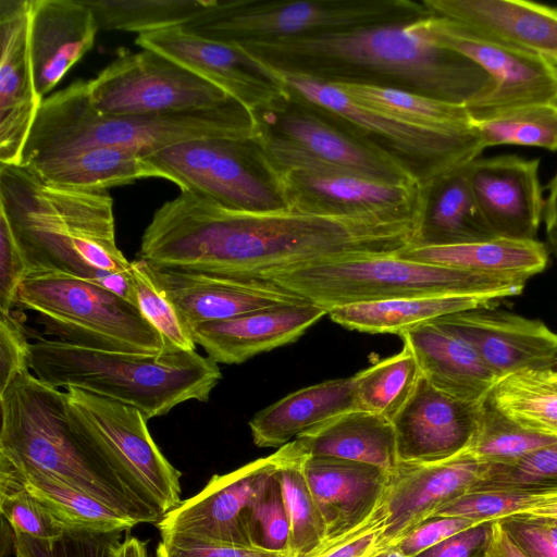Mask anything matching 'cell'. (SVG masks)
Returning <instances> with one entry per match:
<instances>
[{
  "instance_id": "1",
  "label": "cell",
  "mask_w": 557,
  "mask_h": 557,
  "mask_svg": "<svg viewBox=\"0 0 557 557\" xmlns=\"http://www.w3.org/2000/svg\"><path fill=\"white\" fill-rule=\"evenodd\" d=\"M421 211L422 197L357 214L252 212L181 191L153 213L138 257L159 269L264 280L314 263L399 253L417 244Z\"/></svg>"
},
{
  "instance_id": "2",
  "label": "cell",
  "mask_w": 557,
  "mask_h": 557,
  "mask_svg": "<svg viewBox=\"0 0 557 557\" xmlns=\"http://www.w3.org/2000/svg\"><path fill=\"white\" fill-rule=\"evenodd\" d=\"M233 45L272 71L395 88L466 107L495 87L482 67L434 42L417 21Z\"/></svg>"
},
{
  "instance_id": "3",
  "label": "cell",
  "mask_w": 557,
  "mask_h": 557,
  "mask_svg": "<svg viewBox=\"0 0 557 557\" xmlns=\"http://www.w3.org/2000/svg\"><path fill=\"white\" fill-rule=\"evenodd\" d=\"M0 213L29 270L67 273L134 305L131 261L116 245L113 198L107 190L58 186L28 166L0 164Z\"/></svg>"
},
{
  "instance_id": "4",
  "label": "cell",
  "mask_w": 557,
  "mask_h": 557,
  "mask_svg": "<svg viewBox=\"0 0 557 557\" xmlns=\"http://www.w3.org/2000/svg\"><path fill=\"white\" fill-rule=\"evenodd\" d=\"M0 456L81 490L137 523L161 520L77 426L65 392L27 370L0 393Z\"/></svg>"
},
{
  "instance_id": "5",
  "label": "cell",
  "mask_w": 557,
  "mask_h": 557,
  "mask_svg": "<svg viewBox=\"0 0 557 557\" xmlns=\"http://www.w3.org/2000/svg\"><path fill=\"white\" fill-rule=\"evenodd\" d=\"M258 135L253 115L236 100L184 112L106 115L89 99L85 81H75L41 102L21 164L97 146L122 147L147 157L199 138Z\"/></svg>"
},
{
  "instance_id": "6",
  "label": "cell",
  "mask_w": 557,
  "mask_h": 557,
  "mask_svg": "<svg viewBox=\"0 0 557 557\" xmlns=\"http://www.w3.org/2000/svg\"><path fill=\"white\" fill-rule=\"evenodd\" d=\"M28 368L42 383L77 388L138 409L147 420L177 405L206 403L222 379L219 364L196 350L162 355L109 351L38 337Z\"/></svg>"
},
{
  "instance_id": "7",
  "label": "cell",
  "mask_w": 557,
  "mask_h": 557,
  "mask_svg": "<svg viewBox=\"0 0 557 557\" xmlns=\"http://www.w3.org/2000/svg\"><path fill=\"white\" fill-rule=\"evenodd\" d=\"M528 280L421 262L398 253L314 263L264 278L327 312L347 305L405 297L472 295L505 299L521 294Z\"/></svg>"
},
{
  "instance_id": "8",
  "label": "cell",
  "mask_w": 557,
  "mask_h": 557,
  "mask_svg": "<svg viewBox=\"0 0 557 557\" xmlns=\"http://www.w3.org/2000/svg\"><path fill=\"white\" fill-rule=\"evenodd\" d=\"M34 311L45 334L100 350L162 355L175 351L138 308L90 281L55 270L30 269L16 305Z\"/></svg>"
},
{
  "instance_id": "9",
  "label": "cell",
  "mask_w": 557,
  "mask_h": 557,
  "mask_svg": "<svg viewBox=\"0 0 557 557\" xmlns=\"http://www.w3.org/2000/svg\"><path fill=\"white\" fill-rule=\"evenodd\" d=\"M431 16L412 0H218L184 26L193 34L228 44L354 30Z\"/></svg>"
},
{
  "instance_id": "10",
  "label": "cell",
  "mask_w": 557,
  "mask_h": 557,
  "mask_svg": "<svg viewBox=\"0 0 557 557\" xmlns=\"http://www.w3.org/2000/svg\"><path fill=\"white\" fill-rule=\"evenodd\" d=\"M270 71L290 95L322 109L404 162L423 188L484 149L474 128L462 133L424 128L357 101L332 84Z\"/></svg>"
},
{
  "instance_id": "11",
  "label": "cell",
  "mask_w": 557,
  "mask_h": 557,
  "mask_svg": "<svg viewBox=\"0 0 557 557\" xmlns=\"http://www.w3.org/2000/svg\"><path fill=\"white\" fill-rule=\"evenodd\" d=\"M181 191L252 212L288 208L271 176L256 137L199 138L148 157Z\"/></svg>"
},
{
  "instance_id": "12",
  "label": "cell",
  "mask_w": 557,
  "mask_h": 557,
  "mask_svg": "<svg viewBox=\"0 0 557 557\" xmlns=\"http://www.w3.org/2000/svg\"><path fill=\"white\" fill-rule=\"evenodd\" d=\"M64 392L77 426L143 503L162 517L181 504V473L138 409L77 388Z\"/></svg>"
},
{
  "instance_id": "13",
  "label": "cell",
  "mask_w": 557,
  "mask_h": 557,
  "mask_svg": "<svg viewBox=\"0 0 557 557\" xmlns=\"http://www.w3.org/2000/svg\"><path fill=\"white\" fill-rule=\"evenodd\" d=\"M256 140L289 208L329 214H357L409 206L422 196L421 185L369 178L261 131H258Z\"/></svg>"
},
{
  "instance_id": "14",
  "label": "cell",
  "mask_w": 557,
  "mask_h": 557,
  "mask_svg": "<svg viewBox=\"0 0 557 557\" xmlns=\"http://www.w3.org/2000/svg\"><path fill=\"white\" fill-rule=\"evenodd\" d=\"M106 115H151L213 108L232 99L172 59L149 49L121 53L87 82Z\"/></svg>"
},
{
  "instance_id": "15",
  "label": "cell",
  "mask_w": 557,
  "mask_h": 557,
  "mask_svg": "<svg viewBox=\"0 0 557 557\" xmlns=\"http://www.w3.org/2000/svg\"><path fill=\"white\" fill-rule=\"evenodd\" d=\"M437 45L454 50L482 67L495 87L468 106L474 122L539 103H550L557 91V67L545 60L494 40L469 26L438 16L417 21Z\"/></svg>"
},
{
  "instance_id": "16",
  "label": "cell",
  "mask_w": 557,
  "mask_h": 557,
  "mask_svg": "<svg viewBox=\"0 0 557 557\" xmlns=\"http://www.w3.org/2000/svg\"><path fill=\"white\" fill-rule=\"evenodd\" d=\"M256 122L259 131L287 140L314 157L369 178L391 184L421 185L412 171L399 159L370 143L327 112L288 91L275 106L257 114Z\"/></svg>"
},
{
  "instance_id": "17",
  "label": "cell",
  "mask_w": 557,
  "mask_h": 557,
  "mask_svg": "<svg viewBox=\"0 0 557 557\" xmlns=\"http://www.w3.org/2000/svg\"><path fill=\"white\" fill-rule=\"evenodd\" d=\"M135 42L159 52L223 90L255 117L287 95L275 75L238 46L184 27L140 34Z\"/></svg>"
},
{
  "instance_id": "18",
  "label": "cell",
  "mask_w": 557,
  "mask_h": 557,
  "mask_svg": "<svg viewBox=\"0 0 557 557\" xmlns=\"http://www.w3.org/2000/svg\"><path fill=\"white\" fill-rule=\"evenodd\" d=\"M278 463L276 450L226 474L213 475L202 491L181 502L156 523L161 536L253 547L248 529L249 511Z\"/></svg>"
},
{
  "instance_id": "19",
  "label": "cell",
  "mask_w": 557,
  "mask_h": 557,
  "mask_svg": "<svg viewBox=\"0 0 557 557\" xmlns=\"http://www.w3.org/2000/svg\"><path fill=\"white\" fill-rule=\"evenodd\" d=\"M486 463L468 451L431 463L399 462L389 473L381 504L385 524L377 548L395 544L441 508L471 492Z\"/></svg>"
},
{
  "instance_id": "20",
  "label": "cell",
  "mask_w": 557,
  "mask_h": 557,
  "mask_svg": "<svg viewBox=\"0 0 557 557\" xmlns=\"http://www.w3.org/2000/svg\"><path fill=\"white\" fill-rule=\"evenodd\" d=\"M304 472L325 527L322 554L368 530L382 517L388 472L335 457H307Z\"/></svg>"
},
{
  "instance_id": "21",
  "label": "cell",
  "mask_w": 557,
  "mask_h": 557,
  "mask_svg": "<svg viewBox=\"0 0 557 557\" xmlns=\"http://www.w3.org/2000/svg\"><path fill=\"white\" fill-rule=\"evenodd\" d=\"M483 403L454 398L421 375L391 420L399 462L431 463L465 451L476 431Z\"/></svg>"
},
{
  "instance_id": "22",
  "label": "cell",
  "mask_w": 557,
  "mask_h": 557,
  "mask_svg": "<svg viewBox=\"0 0 557 557\" xmlns=\"http://www.w3.org/2000/svg\"><path fill=\"white\" fill-rule=\"evenodd\" d=\"M30 0H0V164H21L42 100L29 48Z\"/></svg>"
},
{
  "instance_id": "23",
  "label": "cell",
  "mask_w": 557,
  "mask_h": 557,
  "mask_svg": "<svg viewBox=\"0 0 557 557\" xmlns=\"http://www.w3.org/2000/svg\"><path fill=\"white\" fill-rule=\"evenodd\" d=\"M539 164V159L516 156L478 157L468 163L473 197L496 237L535 239L545 208Z\"/></svg>"
},
{
  "instance_id": "24",
  "label": "cell",
  "mask_w": 557,
  "mask_h": 557,
  "mask_svg": "<svg viewBox=\"0 0 557 557\" xmlns=\"http://www.w3.org/2000/svg\"><path fill=\"white\" fill-rule=\"evenodd\" d=\"M434 321L471 344L499 379L523 369L549 368L557 355V333L544 322L495 307Z\"/></svg>"
},
{
  "instance_id": "25",
  "label": "cell",
  "mask_w": 557,
  "mask_h": 557,
  "mask_svg": "<svg viewBox=\"0 0 557 557\" xmlns=\"http://www.w3.org/2000/svg\"><path fill=\"white\" fill-rule=\"evenodd\" d=\"M149 270L189 329L264 308L307 301L264 280L166 270L150 264Z\"/></svg>"
},
{
  "instance_id": "26",
  "label": "cell",
  "mask_w": 557,
  "mask_h": 557,
  "mask_svg": "<svg viewBox=\"0 0 557 557\" xmlns=\"http://www.w3.org/2000/svg\"><path fill=\"white\" fill-rule=\"evenodd\" d=\"M329 312L309 301L264 308L190 329L214 362L239 364L274 348L296 342Z\"/></svg>"
},
{
  "instance_id": "27",
  "label": "cell",
  "mask_w": 557,
  "mask_h": 557,
  "mask_svg": "<svg viewBox=\"0 0 557 557\" xmlns=\"http://www.w3.org/2000/svg\"><path fill=\"white\" fill-rule=\"evenodd\" d=\"M444 17L557 67V9L524 0H423Z\"/></svg>"
},
{
  "instance_id": "28",
  "label": "cell",
  "mask_w": 557,
  "mask_h": 557,
  "mask_svg": "<svg viewBox=\"0 0 557 557\" xmlns=\"http://www.w3.org/2000/svg\"><path fill=\"white\" fill-rule=\"evenodd\" d=\"M98 30L84 0H30L29 48L41 100L91 50Z\"/></svg>"
},
{
  "instance_id": "29",
  "label": "cell",
  "mask_w": 557,
  "mask_h": 557,
  "mask_svg": "<svg viewBox=\"0 0 557 557\" xmlns=\"http://www.w3.org/2000/svg\"><path fill=\"white\" fill-rule=\"evenodd\" d=\"M421 375L438 391L463 401H484L499 377L467 341L436 321L400 335Z\"/></svg>"
},
{
  "instance_id": "30",
  "label": "cell",
  "mask_w": 557,
  "mask_h": 557,
  "mask_svg": "<svg viewBox=\"0 0 557 557\" xmlns=\"http://www.w3.org/2000/svg\"><path fill=\"white\" fill-rule=\"evenodd\" d=\"M356 409L352 377L297 389L257 412L249 421L258 447H282L297 436Z\"/></svg>"
},
{
  "instance_id": "31",
  "label": "cell",
  "mask_w": 557,
  "mask_h": 557,
  "mask_svg": "<svg viewBox=\"0 0 557 557\" xmlns=\"http://www.w3.org/2000/svg\"><path fill=\"white\" fill-rule=\"evenodd\" d=\"M307 457H335L375 466L391 473L399 463L392 421L354 409L292 441Z\"/></svg>"
},
{
  "instance_id": "32",
  "label": "cell",
  "mask_w": 557,
  "mask_h": 557,
  "mask_svg": "<svg viewBox=\"0 0 557 557\" xmlns=\"http://www.w3.org/2000/svg\"><path fill=\"white\" fill-rule=\"evenodd\" d=\"M467 164L423 188L421 223L414 246H444L495 238L473 197Z\"/></svg>"
},
{
  "instance_id": "33",
  "label": "cell",
  "mask_w": 557,
  "mask_h": 557,
  "mask_svg": "<svg viewBox=\"0 0 557 557\" xmlns=\"http://www.w3.org/2000/svg\"><path fill=\"white\" fill-rule=\"evenodd\" d=\"M25 166L50 184L88 190H107L150 177L166 180L147 156L112 146L88 147Z\"/></svg>"
},
{
  "instance_id": "34",
  "label": "cell",
  "mask_w": 557,
  "mask_h": 557,
  "mask_svg": "<svg viewBox=\"0 0 557 557\" xmlns=\"http://www.w3.org/2000/svg\"><path fill=\"white\" fill-rule=\"evenodd\" d=\"M502 300L472 295L405 297L347 305L332 309L327 315L348 330L400 336L423 323L466 310L496 307Z\"/></svg>"
},
{
  "instance_id": "35",
  "label": "cell",
  "mask_w": 557,
  "mask_h": 557,
  "mask_svg": "<svg viewBox=\"0 0 557 557\" xmlns=\"http://www.w3.org/2000/svg\"><path fill=\"white\" fill-rule=\"evenodd\" d=\"M398 255L470 272L528 278L543 271L548 260L545 245L536 239L502 237L457 245L411 246Z\"/></svg>"
},
{
  "instance_id": "36",
  "label": "cell",
  "mask_w": 557,
  "mask_h": 557,
  "mask_svg": "<svg viewBox=\"0 0 557 557\" xmlns=\"http://www.w3.org/2000/svg\"><path fill=\"white\" fill-rule=\"evenodd\" d=\"M487 398L519 425L557 437V372L550 367L523 369L503 376Z\"/></svg>"
},
{
  "instance_id": "37",
  "label": "cell",
  "mask_w": 557,
  "mask_h": 557,
  "mask_svg": "<svg viewBox=\"0 0 557 557\" xmlns=\"http://www.w3.org/2000/svg\"><path fill=\"white\" fill-rule=\"evenodd\" d=\"M280 463L276 471L288 523L289 557H318L325 547L323 520L308 486L304 461L293 442L277 449Z\"/></svg>"
},
{
  "instance_id": "38",
  "label": "cell",
  "mask_w": 557,
  "mask_h": 557,
  "mask_svg": "<svg viewBox=\"0 0 557 557\" xmlns=\"http://www.w3.org/2000/svg\"><path fill=\"white\" fill-rule=\"evenodd\" d=\"M332 85L357 101L424 128L448 133L473 129V120L463 104L395 88L347 83Z\"/></svg>"
},
{
  "instance_id": "39",
  "label": "cell",
  "mask_w": 557,
  "mask_h": 557,
  "mask_svg": "<svg viewBox=\"0 0 557 557\" xmlns=\"http://www.w3.org/2000/svg\"><path fill=\"white\" fill-rule=\"evenodd\" d=\"M99 29L148 34L184 27L218 0H84Z\"/></svg>"
},
{
  "instance_id": "40",
  "label": "cell",
  "mask_w": 557,
  "mask_h": 557,
  "mask_svg": "<svg viewBox=\"0 0 557 557\" xmlns=\"http://www.w3.org/2000/svg\"><path fill=\"white\" fill-rule=\"evenodd\" d=\"M14 467L21 473L26 488L69 528L125 531L138 524L91 495L55 478L34 469Z\"/></svg>"
},
{
  "instance_id": "41",
  "label": "cell",
  "mask_w": 557,
  "mask_h": 557,
  "mask_svg": "<svg viewBox=\"0 0 557 557\" xmlns=\"http://www.w3.org/2000/svg\"><path fill=\"white\" fill-rule=\"evenodd\" d=\"M421 372L411 350L381 359L352 377L356 409L392 420L411 395Z\"/></svg>"
},
{
  "instance_id": "42",
  "label": "cell",
  "mask_w": 557,
  "mask_h": 557,
  "mask_svg": "<svg viewBox=\"0 0 557 557\" xmlns=\"http://www.w3.org/2000/svg\"><path fill=\"white\" fill-rule=\"evenodd\" d=\"M555 442V436L519 425L486 398L476 431L466 451L483 463L502 465L515 462Z\"/></svg>"
},
{
  "instance_id": "43",
  "label": "cell",
  "mask_w": 557,
  "mask_h": 557,
  "mask_svg": "<svg viewBox=\"0 0 557 557\" xmlns=\"http://www.w3.org/2000/svg\"><path fill=\"white\" fill-rule=\"evenodd\" d=\"M483 148L523 145L557 150V110L550 103L522 107L474 122Z\"/></svg>"
},
{
  "instance_id": "44",
  "label": "cell",
  "mask_w": 557,
  "mask_h": 557,
  "mask_svg": "<svg viewBox=\"0 0 557 557\" xmlns=\"http://www.w3.org/2000/svg\"><path fill=\"white\" fill-rule=\"evenodd\" d=\"M0 512L14 531L36 539H53L69 528L26 488L18 470L3 456H0Z\"/></svg>"
},
{
  "instance_id": "45",
  "label": "cell",
  "mask_w": 557,
  "mask_h": 557,
  "mask_svg": "<svg viewBox=\"0 0 557 557\" xmlns=\"http://www.w3.org/2000/svg\"><path fill=\"white\" fill-rule=\"evenodd\" d=\"M128 278L134 305L145 320L175 349L196 350L190 329L156 284L150 274L149 264L139 258L131 261Z\"/></svg>"
},
{
  "instance_id": "46",
  "label": "cell",
  "mask_w": 557,
  "mask_h": 557,
  "mask_svg": "<svg viewBox=\"0 0 557 557\" xmlns=\"http://www.w3.org/2000/svg\"><path fill=\"white\" fill-rule=\"evenodd\" d=\"M122 533L70 527L57 537L41 540L14 531L13 545L16 557H114Z\"/></svg>"
},
{
  "instance_id": "47",
  "label": "cell",
  "mask_w": 557,
  "mask_h": 557,
  "mask_svg": "<svg viewBox=\"0 0 557 557\" xmlns=\"http://www.w3.org/2000/svg\"><path fill=\"white\" fill-rule=\"evenodd\" d=\"M513 487H557V442L511 463H486L472 491Z\"/></svg>"
},
{
  "instance_id": "48",
  "label": "cell",
  "mask_w": 557,
  "mask_h": 557,
  "mask_svg": "<svg viewBox=\"0 0 557 557\" xmlns=\"http://www.w3.org/2000/svg\"><path fill=\"white\" fill-rule=\"evenodd\" d=\"M248 529L253 547L289 556V523L276 472L253 502Z\"/></svg>"
},
{
  "instance_id": "49",
  "label": "cell",
  "mask_w": 557,
  "mask_h": 557,
  "mask_svg": "<svg viewBox=\"0 0 557 557\" xmlns=\"http://www.w3.org/2000/svg\"><path fill=\"white\" fill-rule=\"evenodd\" d=\"M498 521L528 557H557V519L520 513Z\"/></svg>"
},
{
  "instance_id": "50",
  "label": "cell",
  "mask_w": 557,
  "mask_h": 557,
  "mask_svg": "<svg viewBox=\"0 0 557 557\" xmlns=\"http://www.w3.org/2000/svg\"><path fill=\"white\" fill-rule=\"evenodd\" d=\"M29 265L12 228L0 213V312L7 313L16 305L17 292Z\"/></svg>"
},
{
  "instance_id": "51",
  "label": "cell",
  "mask_w": 557,
  "mask_h": 557,
  "mask_svg": "<svg viewBox=\"0 0 557 557\" xmlns=\"http://www.w3.org/2000/svg\"><path fill=\"white\" fill-rule=\"evenodd\" d=\"M30 342L18 313L0 312V393L20 373L29 370Z\"/></svg>"
},
{
  "instance_id": "52",
  "label": "cell",
  "mask_w": 557,
  "mask_h": 557,
  "mask_svg": "<svg viewBox=\"0 0 557 557\" xmlns=\"http://www.w3.org/2000/svg\"><path fill=\"white\" fill-rule=\"evenodd\" d=\"M157 557H289L258 547H244L195 537L161 536Z\"/></svg>"
},
{
  "instance_id": "53",
  "label": "cell",
  "mask_w": 557,
  "mask_h": 557,
  "mask_svg": "<svg viewBox=\"0 0 557 557\" xmlns=\"http://www.w3.org/2000/svg\"><path fill=\"white\" fill-rule=\"evenodd\" d=\"M479 522L455 516H433L403 536L395 545L407 556L416 557L451 535Z\"/></svg>"
},
{
  "instance_id": "54",
  "label": "cell",
  "mask_w": 557,
  "mask_h": 557,
  "mask_svg": "<svg viewBox=\"0 0 557 557\" xmlns=\"http://www.w3.org/2000/svg\"><path fill=\"white\" fill-rule=\"evenodd\" d=\"M494 521L480 522L430 547L416 557H480L492 536Z\"/></svg>"
},
{
  "instance_id": "55",
  "label": "cell",
  "mask_w": 557,
  "mask_h": 557,
  "mask_svg": "<svg viewBox=\"0 0 557 557\" xmlns=\"http://www.w3.org/2000/svg\"><path fill=\"white\" fill-rule=\"evenodd\" d=\"M384 524L385 516L383 513L371 528L318 557H369L377 548V540Z\"/></svg>"
},
{
  "instance_id": "56",
  "label": "cell",
  "mask_w": 557,
  "mask_h": 557,
  "mask_svg": "<svg viewBox=\"0 0 557 557\" xmlns=\"http://www.w3.org/2000/svg\"><path fill=\"white\" fill-rule=\"evenodd\" d=\"M480 557H528L517 545L498 520L494 521L493 532L486 549Z\"/></svg>"
},
{
  "instance_id": "57",
  "label": "cell",
  "mask_w": 557,
  "mask_h": 557,
  "mask_svg": "<svg viewBox=\"0 0 557 557\" xmlns=\"http://www.w3.org/2000/svg\"><path fill=\"white\" fill-rule=\"evenodd\" d=\"M548 189L549 194L545 200L543 218L545 221L547 239L552 249L557 255V173L552 178Z\"/></svg>"
},
{
  "instance_id": "58",
  "label": "cell",
  "mask_w": 557,
  "mask_h": 557,
  "mask_svg": "<svg viewBox=\"0 0 557 557\" xmlns=\"http://www.w3.org/2000/svg\"><path fill=\"white\" fill-rule=\"evenodd\" d=\"M147 543L134 536L125 539L116 548L114 557H149Z\"/></svg>"
},
{
  "instance_id": "59",
  "label": "cell",
  "mask_w": 557,
  "mask_h": 557,
  "mask_svg": "<svg viewBox=\"0 0 557 557\" xmlns=\"http://www.w3.org/2000/svg\"><path fill=\"white\" fill-rule=\"evenodd\" d=\"M369 557H409L403 553L395 544L384 546L374 550Z\"/></svg>"
},
{
  "instance_id": "60",
  "label": "cell",
  "mask_w": 557,
  "mask_h": 557,
  "mask_svg": "<svg viewBox=\"0 0 557 557\" xmlns=\"http://www.w3.org/2000/svg\"><path fill=\"white\" fill-rule=\"evenodd\" d=\"M550 104L557 110V91L555 96L553 97Z\"/></svg>"
},
{
  "instance_id": "61",
  "label": "cell",
  "mask_w": 557,
  "mask_h": 557,
  "mask_svg": "<svg viewBox=\"0 0 557 557\" xmlns=\"http://www.w3.org/2000/svg\"><path fill=\"white\" fill-rule=\"evenodd\" d=\"M550 368H552L554 371H556V372H557V355H556V357H555V359H554V361H553V363H552Z\"/></svg>"
}]
</instances>
